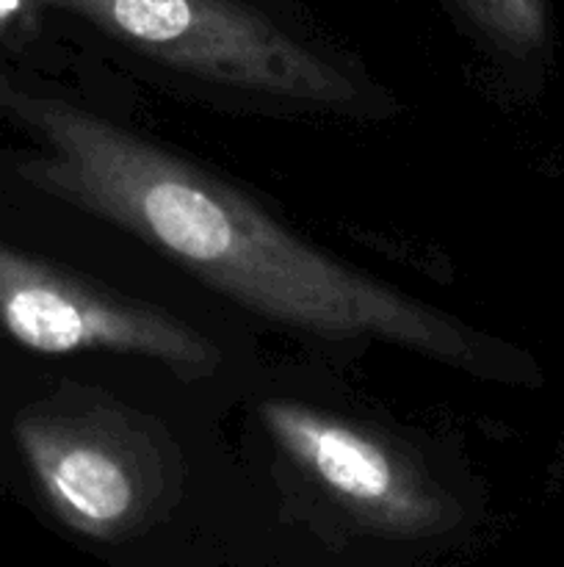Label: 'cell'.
Here are the masks:
<instances>
[{"label": "cell", "instance_id": "1", "mask_svg": "<svg viewBox=\"0 0 564 567\" xmlns=\"http://www.w3.org/2000/svg\"><path fill=\"white\" fill-rule=\"evenodd\" d=\"M0 105L48 147L22 164L28 181L114 221L254 313L324 338H382L481 371L484 349L470 327L318 252L197 164L3 81Z\"/></svg>", "mask_w": 564, "mask_h": 567}, {"label": "cell", "instance_id": "2", "mask_svg": "<svg viewBox=\"0 0 564 567\" xmlns=\"http://www.w3.org/2000/svg\"><path fill=\"white\" fill-rule=\"evenodd\" d=\"M180 72L313 105H348L354 83L318 50L238 0H39Z\"/></svg>", "mask_w": 564, "mask_h": 567}, {"label": "cell", "instance_id": "6", "mask_svg": "<svg viewBox=\"0 0 564 567\" xmlns=\"http://www.w3.org/2000/svg\"><path fill=\"white\" fill-rule=\"evenodd\" d=\"M464 6L506 48L531 50L545 42V0H464Z\"/></svg>", "mask_w": 564, "mask_h": 567}, {"label": "cell", "instance_id": "7", "mask_svg": "<svg viewBox=\"0 0 564 567\" xmlns=\"http://www.w3.org/2000/svg\"><path fill=\"white\" fill-rule=\"evenodd\" d=\"M42 9L39 0H0V42L28 37L36 28V14Z\"/></svg>", "mask_w": 564, "mask_h": 567}, {"label": "cell", "instance_id": "5", "mask_svg": "<svg viewBox=\"0 0 564 567\" xmlns=\"http://www.w3.org/2000/svg\"><path fill=\"white\" fill-rule=\"evenodd\" d=\"M260 419L282 454L359 524L390 537H431L453 526L451 498L376 432L285 399L265 402Z\"/></svg>", "mask_w": 564, "mask_h": 567}, {"label": "cell", "instance_id": "4", "mask_svg": "<svg viewBox=\"0 0 564 567\" xmlns=\"http://www.w3.org/2000/svg\"><path fill=\"white\" fill-rule=\"evenodd\" d=\"M0 327L17 343L42 354H138L186 377L210 374L221 363L208 338L166 310L100 291L3 244Z\"/></svg>", "mask_w": 564, "mask_h": 567}, {"label": "cell", "instance_id": "3", "mask_svg": "<svg viewBox=\"0 0 564 567\" xmlns=\"http://www.w3.org/2000/svg\"><path fill=\"white\" fill-rule=\"evenodd\" d=\"M17 443L55 515L94 540L138 529L166 498L164 452L108 402L42 404L17 421Z\"/></svg>", "mask_w": 564, "mask_h": 567}]
</instances>
